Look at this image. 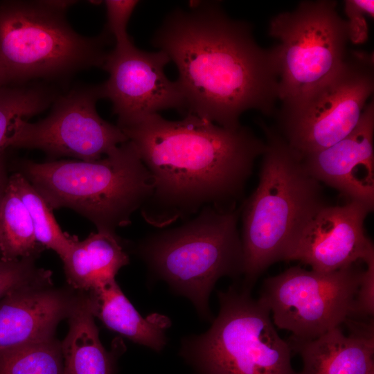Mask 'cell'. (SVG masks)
<instances>
[{
    "label": "cell",
    "mask_w": 374,
    "mask_h": 374,
    "mask_svg": "<svg viewBox=\"0 0 374 374\" xmlns=\"http://www.w3.org/2000/svg\"><path fill=\"white\" fill-rule=\"evenodd\" d=\"M152 44L177 68L186 114L236 130L247 110L276 113L279 77L271 48L260 47L252 26L229 17L219 2L174 10Z\"/></svg>",
    "instance_id": "6da1fadb"
},
{
    "label": "cell",
    "mask_w": 374,
    "mask_h": 374,
    "mask_svg": "<svg viewBox=\"0 0 374 374\" xmlns=\"http://www.w3.org/2000/svg\"><path fill=\"white\" fill-rule=\"evenodd\" d=\"M121 130L151 175L153 192L141 213L159 228L205 207L235 208L255 160L266 149L247 127L226 129L191 114L176 121L154 114Z\"/></svg>",
    "instance_id": "7a4b0ae2"
},
{
    "label": "cell",
    "mask_w": 374,
    "mask_h": 374,
    "mask_svg": "<svg viewBox=\"0 0 374 374\" xmlns=\"http://www.w3.org/2000/svg\"><path fill=\"white\" fill-rule=\"evenodd\" d=\"M266 138L258 184L241 207L243 286L251 290L269 266L283 260L291 241L327 204L320 182L274 127Z\"/></svg>",
    "instance_id": "3957f363"
},
{
    "label": "cell",
    "mask_w": 374,
    "mask_h": 374,
    "mask_svg": "<svg viewBox=\"0 0 374 374\" xmlns=\"http://www.w3.org/2000/svg\"><path fill=\"white\" fill-rule=\"evenodd\" d=\"M20 169L52 210L71 208L98 231L115 233L130 224L153 192L151 175L130 140L95 161L27 160Z\"/></svg>",
    "instance_id": "277c9868"
},
{
    "label": "cell",
    "mask_w": 374,
    "mask_h": 374,
    "mask_svg": "<svg viewBox=\"0 0 374 374\" xmlns=\"http://www.w3.org/2000/svg\"><path fill=\"white\" fill-rule=\"evenodd\" d=\"M240 213L241 207H205L181 225L149 235L136 248L151 273L189 299L204 319H212L208 301L217 280L242 275Z\"/></svg>",
    "instance_id": "5b68a950"
},
{
    "label": "cell",
    "mask_w": 374,
    "mask_h": 374,
    "mask_svg": "<svg viewBox=\"0 0 374 374\" xmlns=\"http://www.w3.org/2000/svg\"><path fill=\"white\" fill-rule=\"evenodd\" d=\"M109 35H80L54 1L0 2V61L10 84L103 66Z\"/></svg>",
    "instance_id": "8992f818"
},
{
    "label": "cell",
    "mask_w": 374,
    "mask_h": 374,
    "mask_svg": "<svg viewBox=\"0 0 374 374\" xmlns=\"http://www.w3.org/2000/svg\"><path fill=\"white\" fill-rule=\"evenodd\" d=\"M251 290L219 291L217 316L205 332L182 339L179 354L195 374H297L292 350Z\"/></svg>",
    "instance_id": "52a82bcc"
},
{
    "label": "cell",
    "mask_w": 374,
    "mask_h": 374,
    "mask_svg": "<svg viewBox=\"0 0 374 374\" xmlns=\"http://www.w3.org/2000/svg\"><path fill=\"white\" fill-rule=\"evenodd\" d=\"M373 53L352 51L340 69L311 90L281 101L274 127L301 157L348 135L374 91Z\"/></svg>",
    "instance_id": "ba28073f"
},
{
    "label": "cell",
    "mask_w": 374,
    "mask_h": 374,
    "mask_svg": "<svg viewBox=\"0 0 374 374\" xmlns=\"http://www.w3.org/2000/svg\"><path fill=\"white\" fill-rule=\"evenodd\" d=\"M337 6L332 0L303 1L270 20L269 35L278 40L271 49L279 77V100L311 90L342 66L348 27Z\"/></svg>",
    "instance_id": "9c48e42d"
},
{
    "label": "cell",
    "mask_w": 374,
    "mask_h": 374,
    "mask_svg": "<svg viewBox=\"0 0 374 374\" xmlns=\"http://www.w3.org/2000/svg\"><path fill=\"white\" fill-rule=\"evenodd\" d=\"M362 272L356 263L328 273L292 267L265 279L259 299L276 327L315 339L350 318Z\"/></svg>",
    "instance_id": "30bf717a"
},
{
    "label": "cell",
    "mask_w": 374,
    "mask_h": 374,
    "mask_svg": "<svg viewBox=\"0 0 374 374\" xmlns=\"http://www.w3.org/2000/svg\"><path fill=\"white\" fill-rule=\"evenodd\" d=\"M100 98L98 85L78 87L57 96L45 118L36 123L16 118L3 150L39 149L84 161L103 157L128 139L120 127L99 116L96 105Z\"/></svg>",
    "instance_id": "8fae6325"
},
{
    "label": "cell",
    "mask_w": 374,
    "mask_h": 374,
    "mask_svg": "<svg viewBox=\"0 0 374 374\" xmlns=\"http://www.w3.org/2000/svg\"><path fill=\"white\" fill-rule=\"evenodd\" d=\"M170 62L163 51L146 52L133 43L115 46L107 53L102 68L109 78L98 88L100 98L111 101L118 127H130L166 109L186 115V101L178 83L164 73Z\"/></svg>",
    "instance_id": "7c38bea8"
},
{
    "label": "cell",
    "mask_w": 374,
    "mask_h": 374,
    "mask_svg": "<svg viewBox=\"0 0 374 374\" xmlns=\"http://www.w3.org/2000/svg\"><path fill=\"white\" fill-rule=\"evenodd\" d=\"M372 210L356 201L320 208L289 244L283 260H298L312 270L332 272L374 256L364 221Z\"/></svg>",
    "instance_id": "4fadbf2b"
},
{
    "label": "cell",
    "mask_w": 374,
    "mask_h": 374,
    "mask_svg": "<svg viewBox=\"0 0 374 374\" xmlns=\"http://www.w3.org/2000/svg\"><path fill=\"white\" fill-rule=\"evenodd\" d=\"M374 100L366 105L357 126L345 138L303 157L308 172L337 190L348 201L371 210L374 206Z\"/></svg>",
    "instance_id": "5bb4252c"
},
{
    "label": "cell",
    "mask_w": 374,
    "mask_h": 374,
    "mask_svg": "<svg viewBox=\"0 0 374 374\" xmlns=\"http://www.w3.org/2000/svg\"><path fill=\"white\" fill-rule=\"evenodd\" d=\"M36 285L13 291L0 300V353L54 337L68 318L78 294Z\"/></svg>",
    "instance_id": "9a60e30c"
},
{
    "label": "cell",
    "mask_w": 374,
    "mask_h": 374,
    "mask_svg": "<svg viewBox=\"0 0 374 374\" xmlns=\"http://www.w3.org/2000/svg\"><path fill=\"white\" fill-rule=\"evenodd\" d=\"M350 334L340 326L318 337L287 340L292 352L299 355L303 368L297 374H374L373 321H346Z\"/></svg>",
    "instance_id": "2e32d148"
},
{
    "label": "cell",
    "mask_w": 374,
    "mask_h": 374,
    "mask_svg": "<svg viewBox=\"0 0 374 374\" xmlns=\"http://www.w3.org/2000/svg\"><path fill=\"white\" fill-rule=\"evenodd\" d=\"M87 293L94 317H98L108 329L154 351L164 348L170 319L159 314L143 317L123 294L116 279L100 284Z\"/></svg>",
    "instance_id": "e0dca14e"
},
{
    "label": "cell",
    "mask_w": 374,
    "mask_h": 374,
    "mask_svg": "<svg viewBox=\"0 0 374 374\" xmlns=\"http://www.w3.org/2000/svg\"><path fill=\"white\" fill-rule=\"evenodd\" d=\"M69 284L80 292H89L115 279L130 259L116 233L98 231L79 240L72 235L70 247L61 259Z\"/></svg>",
    "instance_id": "ac0fdd59"
},
{
    "label": "cell",
    "mask_w": 374,
    "mask_h": 374,
    "mask_svg": "<svg viewBox=\"0 0 374 374\" xmlns=\"http://www.w3.org/2000/svg\"><path fill=\"white\" fill-rule=\"evenodd\" d=\"M62 343L64 374H116V355L103 346L88 294L80 292Z\"/></svg>",
    "instance_id": "d6986e66"
},
{
    "label": "cell",
    "mask_w": 374,
    "mask_h": 374,
    "mask_svg": "<svg viewBox=\"0 0 374 374\" xmlns=\"http://www.w3.org/2000/svg\"><path fill=\"white\" fill-rule=\"evenodd\" d=\"M42 247L36 240L29 213L7 183L0 201V253L5 261L35 258Z\"/></svg>",
    "instance_id": "ffe728a7"
},
{
    "label": "cell",
    "mask_w": 374,
    "mask_h": 374,
    "mask_svg": "<svg viewBox=\"0 0 374 374\" xmlns=\"http://www.w3.org/2000/svg\"><path fill=\"white\" fill-rule=\"evenodd\" d=\"M8 183L17 192L29 213L37 243L54 251L62 259L70 247L72 235L62 231L51 208L21 173L15 172L8 177Z\"/></svg>",
    "instance_id": "44dd1931"
},
{
    "label": "cell",
    "mask_w": 374,
    "mask_h": 374,
    "mask_svg": "<svg viewBox=\"0 0 374 374\" xmlns=\"http://www.w3.org/2000/svg\"><path fill=\"white\" fill-rule=\"evenodd\" d=\"M57 96L53 87L39 83L1 87L0 152L16 118H26L44 111Z\"/></svg>",
    "instance_id": "7402d4cb"
},
{
    "label": "cell",
    "mask_w": 374,
    "mask_h": 374,
    "mask_svg": "<svg viewBox=\"0 0 374 374\" xmlns=\"http://www.w3.org/2000/svg\"><path fill=\"white\" fill-rule=\"evenodd\" d=\"M0 374H64L62 343L53 337L0 353Z\"/></svg>",
    "instance_id": "603a6c76"
},
{
    "label": "cell",
    "mask_w": 374,
    "mask_h": 374,
    "mask_svg": "<svg viewBox=\"0 0 374 374\" xmlns=\"http://www.w3.org/2000/svg\"><path fill=\"white\" fill-rule=\"evenodd\" d=\"M35 260V258L10 261L0 259V300L25 287L52 284L51 272L37 267Z\"/></svg>",
    "instance_id": "cb8c5ba5"
},
{
    "label": "cell",
    "mask_w": 374,
    "mask_h": 374,
    "mask_svg": "<svg viewBox=\"0 0 374 374\" xmlns=\"http://www.w3.org/2000/svg\"><path fill=\"white\" fill-rule=\"evenodd\" d=\"M134 0L105 1L107 14V30L114 37L116 46L133 43L127 32L129 20L139 4Z\"/></svg>",
    "instance_id": "d4e9b609"
},
{
    "label": "cell",
    "mask_w": 374,
    "mask_h": 374,
    "mask_svg": "<svg viewBox=\"0 0 374 374\" xmlns=\"http://www.w3.org/2000/svg\"><path fill=\"white\" fill-rule=\"evenodd\" d=\"M344 10L348 19V41L355 44L366 42L368 28L366 15L373 18L374 1L373 0H346Z\"/></svg>",
    "instance_id": "484cf974"
},
{
    "label": "cell",
    "mask_w": 374,
    "mask_h": 374,
    "mask_svg": "<svg viewBox=\"0 0 374 374\" xmlns=\"http://www.w3.org/2000/svg\"><path fill=\"white\" fill-rule=\"evenodd\" d=\"M364 262L366 268L362 274L350 317L367 319L374 314V256Z\"/></svg>",
    "instance_id": "4316f807"
},
{
    "label": "cell",
    "mask_w": 374,
    "mask_h": 374,
    "mask_svg": "<svg viewBox=\"0 0 374 374\" xmlns=\"http://www.w3.org/2000/svg\"><path fill=\"white\" fill-rule=\"evenodd\" d=\"M8 177L6 175V166L2 152H0V201L6 189ZM1 259V253H0Z\"/></svg>",
    "instance_id": "83f0119b"
},
{
    "label": "cell",
    "mask_w": 374,
    "mask_h": 374,
    "mask_svg": "<svg viewBox=\"0 0 374 374\" xmlns=\"http://www.w3.org/2000/svg\"><path fill=\"white\" fill-rule=\"evenodd\" d=\"M6 85H10L8 78L5 69L0 61V88Z\"/></svg>",
    "instance_id": "f1b7e54d"
}]
</instances>
